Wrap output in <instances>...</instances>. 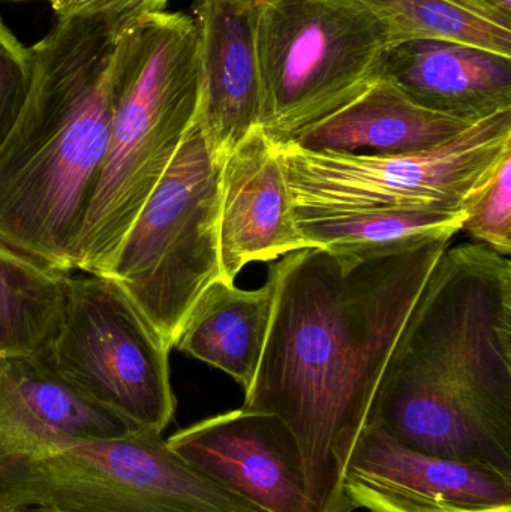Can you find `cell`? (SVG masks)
Wrapping results in <instances>:
<instances>
[{"instance_id": "obj_13", "label": "cell", "mask_w": 511, "mask_h": 512, "mask_svg": "<svg viewBox=\"0 0 511 512\" xmlns=\"http://www.w3.org/2000/svg\"><path fill=\"white\" fill-rule=\"evenodd\" d=\"M137 433L78 396L41 358H0V483L75 442Z\"/></svg>"}, {"instance_id": "obj_23", "label": "cell", "mask_w": 511, "mask_h": 512, "mask_svg": "<svg viewBox=\"0 0 511 512\" xmlns=\"http://www.w3.org/2000/svg\"><path fill=\"white\" fill-rule=\"evenodd\" d=\"M165 0H59L53 9L57 15L83 12H123L138 17L146 12L162 11Z\"/></svg>"}, {"instance_id": "obj_7", "label": "cell", "mask_w": 511, "mask_h": 512, "mask_svg": "<svg viewBox=\"0 0 511 512\" xmlns=\"http://www.w3.org/2000/svg\"><path fill=\"white\" fill-rule=\"evenodd\" d=\"M221 165L195 120L105 276L120 286L170 348L204 289L222 279Z\"/></svg>"}, {"instance_id": "obj_12", "label": "cell", "mask_w": 511, "mask_h": 512, "mask_svg": "<svg viewBox=\"0 0 511 512\" xmlns=\"http://www.w3.org/2000/svg\"><path fill=\"white\" fill-rule=\"evenodd\" d=\"M192 11L200 71L197 122L210 153L222 164L260 128L257 0H195Z\"/></svg>"}, {"instance_id": "obj_8", "label": "cell", "mask_w": 511, "mask_h": 512, "mask_svg": "<svg viewBox=\"0 0 511 512\" xmlns=\"http://www.w3.org/2000/svg\"><path fill=\"white\" fill-rule=\"evenodd\" d=\"M263 512L200 474L161 433L75 442L0 483V512Z\"/></svg>"}, {"instance_id": "obj_1", "label": "cell", "mask_w": 511, "mask_h": 512, "mask_svg": "<svg viewBox=\"0 0 511 512\" xmlns=\"http://www.w3.org/2000/svg\"><path fill=\"white\" fill-rule=\"evenodd\" d=\"M450 240L369 255L308 248L270 267L272 321L242 408L275 415L293 433L309 512H344L348 457L405 322Z\"/></svg>"}, {"instance_id": "obj_21", "label": "cell", "mask_w": 511, "mask_h": 512, "mask_svg": "<svg viewBox=\"0 0 511 512\" xmlns=\"http://www.w3.org/2000/svg\"><path fill=\"white\" fill-rule=\"evenodd\" d=\"M461 231L500 255L511 254V153L467 206Z\"/></svg>"}, {"instance_id": "obj_4", "label": "cell", "mask_w": 511, "mask_h": 512, "mask_svg": "<svg viewBox=\"0 0 511 512\" xmlns=\"http://www.w3.org/2000/svg\"><path fill=\"white\" fill-rule=\"evenodd\" d=\"M113 123L74 271L107 276L141 207L197 120V29L183 12H146L120 30L111 62Z\"/></svg>"}, {"instance_id": "obj_18", "label": "cell", "mask_w": 511, "mask_h": 512, "mask_svg": "<svg viewBox=\"0 0 511 512\" xmlns=\"http://www.w3.org/2000/svg\"><path fill=\"white\" fill-rule=\"evenodd\" d=\"M72 271L0 243V358H42L62 321Z\"/></svg>"}, {"instance_id": "obj_26", "label": "cell", "mask_w": 511, "mask_h": 512, "mask_svg": "<svg viewBox=\"0 0 511 512\" xmlns=\"http://www.w3.org/2000/svg\"><path fill=\"white\" fill-rule=\"evenodd\" d=\"M20 512H33V511H20Z\"/></svg>"}, {"instance_id": "obj_22", "label": "cell", "mask_w": 511, "mask_h": 512, "mask_svg": "<svg viewBox=\"0 0 511 512\" xmlns=\"http://www.w3.org/2000/svg\"><path fill=\"white\" fill-rule=\"evenodd\" d=\"M35 57L0 17V147L8 140L32 89Z\"/></svg>"}, {"instance_id": "obj_3", "label": "cell", "mask_w": 511, "mask_h": 512, "mask_svg": "<svg viewBox=\"0 0 511 512\" xmlns=\"http://www.w3.org/2000/svg\"><path fill=\"white\" fill-rule=\"evenodd\" d=\"M132 15H59L32 45V89L0 147V243L62 271H74L110 146L111 62Z\"/></svg>"}, {"instance_id": "obj_24", "label": "cell", "mask_w": 511, "mask_h": 512, "mask_svg": "<svg viewBox=\"0 0 511 512\" xmlns=\"http://www.w3.org/2000/svg\"><path fill=\"white\" fill-rule=\"evenodd\" d=\"M482 2L488 3L489 6L497 9L501 14L511 17V0H482Z\"/></svg>"}, {"instance_id": "obj_9", "label": "cell", "mask_w": 511, "mask_h": 512, "mask_svg": "<svg viewBox=\"0 0 511 512\" xmlns=\"http://www.w3.org/2000/svg\"><path fill=\"white\" fill-rule=\"evenodd\" d=\"M170 349L116 282L78 271L69 274L62 321L41 360L134 432L162 435L176 412Z\"/></svg>"}, {"instance_id": "obj_6", "label": "cell", "mask_w": 511, "mask_h": 512, "mask_svg": "<svg viewBox=\"0 0 511 512\" xmlns=\"http://www.w3.org/2000/svg\"><path fill=\"white\" fill-rule=\"evenodd\" d=\"M294 222L389 210L465 213L511 153V110L501 111L437 149L362 156L278 147Z\"/></svg>"}, {"instance_id": "obj_14", "label": "cell", "mask_w": 511, "mask_h": 512, "mask_svg": "<svg viewBox=\"0 0 511 512\" xmlns=\"http://www.w3.org/2000/svg\"><path fill=\"white\" fill-rule=\"evenodd\" d=\"M218 237L222 280L228 283L251 262L308 249L291 216L278 147L261 128L222 161Z\"/></svg>"}, {"instance_id": "obj_10", "label": "cell", "mask_w": 511, "mask_h": 512, "mask_svg": "<svg viewBox=\"0 0 511 512\" xmlns=\"http://www.w3.org/2000/svg\"><path fill=\"white\" fill-rule=\"evenodd\" d=\"M344 512H511V478L417 453L365 424L345 465Z\"/></svg>"}, {"instance_id": "obj_20", "label": "cell", "mask_w": 511, "mask_h": 512, "mask_svg": "<svg viewBox=\"0 0 511 512\" xmlns=\"http://www.w3.org/2000/svg\"><path fill=\"white\" fill-rule=\"evenodd\" d=\"M464 219L465 213L389 210L296 224L308 248L369 255L399 251L426 240L453 239Z\"/></svg>"}, {"instance_id": "obj_15", "label": "cell", "mask_w": 511, "mask_h": 512, "mask_svg": "<svg viewBox=\"0 0 511 512\" xmlns=\"http://www.w3.org/2000/svg\"><path fill=\"white\" fill-rule=\"evenodd\" d=\"M473 125L423 107L398 84L381 77L347 107L309 126L288 144L308 152L407 155L437 149Z\"/></svg>"}, {"instance_id": "obj_11", "label": "cell", "mask_w": 511, "mask_h": 512, "mask_svg": "<svg viewBox=\"0 0 511 512\" xmlns=\"http://www.w3.org/2000/svg\"><path fill=\"white\" fill-rule=\"evenodd\" d=\"M191 468L263 512H309L302 451L266 412H225L165 439Z\"/></svg>"}, {"instance_id": "obj_17", "label": "cell", "mask_w": 511, "mask_h": 512, "mask_svg": "<svg viewBox=\"0 0 511 512\" xmlns=\"http://www.w3.org/2000/svg\"><path fill=\"white\" fill-rule=\"evenodd\" d=\"M273 282L246 291L218 279L204 289L177 336L179 351L222 370L249 390L266 345L273 312Z\"/></svg>"}, {"instance_id": "obj_25", "label": "cell", "mask_w": 511, "mask_h": 512, "mask_svg": "<svg viewBox=\"0 0 511 512\" xmlns=\"http://www.w3.org/2000/svg\"><path fill=\"white\" fill-rule=\"evenodd\" d=\"M44 2H50V3H51V6H53V5H54V3L59 2V0H44Z\"/></svg>"}, {"instance_id": "obj_19", "label": "cell", "mask_w": 511, "mask_h": 512, "mask_svg": "<svg viewBox=\"0 0 511 512\" xmlns=\"http://www.w3.org/2000/svg\"><path fill=\"white\" fill-rule=\"evenodd\" d=\"M383 27L387 50L440 41L511 59V17L482 0H359Z\"/></svg>"}, {"instance_id": "obj_16", "label": "cell", "mask_w": 511, "mask_h": 512, "mask_svg": "<svg viewBox=\"0 0 511 512\" xmlns=\"http://www.w3.org/2000/svg\"><path fill=\"white\" fill-rule=\"evenodd\" d=\"M381 77L423 107L468 122L511 110V59L482 48L407 42L387 50Z\"/></svg>"}, {"instance_id": "obj_5", "label": "cell", "mask_w": 511, "mask_h": 512, "mask_svg": "<svg viewBox=\"0 0 511 512\" xmlns=\"http://www.w3.org/2000/svg\"><path fill=\"white\" fill-rule=\"evenodd\" d=\"M260 128L276 147L383 75V27L359 0H257Z\"/></svg>"}, {"instance_id": "obj_27", "label": "cell", "mask_w": 511, "mask_h": 512, "mask_svg": "<svg viewBox=\"0 0 511 512\" xmlns=\"http://www.w3.org/2000/svg\"><path fill=\"white\" fill-rule=\"evenodd\" d=\"M165 2H167V3H168V0H165Z\"/></svg>"}, {"instance_id": "obj_2", "label": "cell", "mask_w": 511, "mask_h": 512, "mask_svg": "<svg viewBox=\"0 0 511 512\" xmlns=\"http://www.w3.org/2000/svg\"><path fill=\"white\" fill-rule=\"evenodd\" d=\"M366 424L511 478V262L446 249L387 361Z\"/></svg>"}]
</instances>
